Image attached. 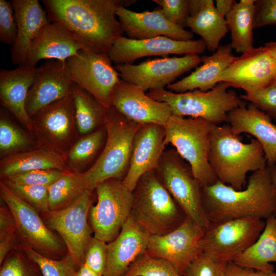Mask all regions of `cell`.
<instances>
[{
	"mask_svg": "<svg viewBox=\"0 0 276 276\" xmlns=\"http://www.w3.org/2000/svg\"><path fill=\"white\" fill-rule=\"evenodd\" d=\"M135 0H43L51 22L65 27L83 50L108 54L124 31L116 18L119 7Z\"/></svg>",
	"mask_w": 276,
	"mask_h": 276,
	"instance_id": "6da1fadb",
	"label": "cell"
},
{
	"mask_svg": "<svg viewBox=\"0 0 276 276\" xmlns=\"http://www.w3.org/2000/svg\"><path fill=\"white\" fill-rule=\"evenodd\" d=\"M203 208L211 223L244 218L276 217V191L267 167L253 172L244 190L219 181L201 187Z\"/></svg>",
	"mask_w": 276,
	"mask_h": 276,
	"instance_id": "7a4b0ae2",
	"label": "cell"
},
{
	"mask_svg": "<svg viewBox=\"0 0 276 276\" xmlns=\"http://www.w3.org/2000/svg\"><path fill=\"white\" fill-rule=\"evenodd\" d=\"M227 123L216 125L210 135L209 161L218 181L237 190L247 183L248 172L267 167L262 147L256 139L244 143Z\"/></svg>",
	"mask_w": 276,
	"mask_h": 276,
	"instance_id": "3957f363",
	"label": "cell"
},
{
	"mask_svg": "<svg viewBox=\"0 0 276 276\" xmlns=\"http://www.w3.org/2000/svg\"><path fill=\"white\" fill-rule=\"evenodd\" d=\"M140 126L113 107L108 109L104 124L106 139L103 149L92 166L80 173L85 190L94 192L108 179H124L129 169L133 138Z\"/></svg>",
	"mask_w": 276,
	"mask_h": 276,
	"instance_id": "277c9868",
	"label": "cell"
},
{
	"mask_svg": "<svg viewBox=\"0 0 276 276\" xmlns=\"http://www.w3.org/2000/svg\"><path fill=\"white\" fill-rule=\"evenodd\" d=\"M130 217L150 236H162L179 226L186 215L155 170L143 175L132 191Z\"/></svg>",
	"mask_w": 276,
	"mask_h": 276,
	"instance_id": "5b68a950",
	"label": "cell"
},
{
	"mask_svg": "<svg viewBox=\"0 0 276 276\" xmlns=\"http://www.w3.org/2000/svg\"><path fill=\"white\" fill-rule=\"evenodd\" d=\"M216 125L202 118L172 115L165 127V144H171L189 163L201 187L218 181L209 161L210 135Z\"/></svg>",
	"mask_w": 276,
	"mask_h": 276,
	"instance_id": "8992f818",
	"label": "cell"
},
{
	"mask_svg": "<svg viewBox=\"0 0 276 276\" xmlns=\"http://www.w3.org/2000/svg\"><path fill=\"white\" fill-rule=\"evenodd\" d=\"M229 87L225 83L219 82L206 91L195 89L176 93L160 88L149 90L146 94L167 103L172 115L202 118L218 125L227 122L228 113L245 101Z\"/></svg>",
	"mask_w": 276,
	"mask_h": 276,
	"instance_id": "52a82bcc",
	"label": "cell"
},
{
	"mask_svg": "<svg viewBox=\"0 0 276 276\" xmlns=\"http://www.w3.org/2000/svg\"><path fill=\"white\" fill-rule=\"evenodd\" d=\"M155 171L186 216L206 227L210 222L202 204L201 187L189 163L175 149H167L163 153Z\"/></svg>",
	"mask_w": 276,
	"mask_h": 276,
	"instance_id": "ba28073f",
	"label": "cell"
},
{
	"mask_svg": "<svg viewBox=\"0 0 276 276\" xmlns=\"http://www.w3.org/2000/svg\"><path fill=\"white\" fill-rule=\"evenodd\" d=\"M93 201V192L85 190L68 206L39 213L47 226L60 236L77 270L84 263L85 251L93 238L88 219Z\"/></svg>",
	"mask_w": 276,
	"mask_h": 276,
	"instance_id": "9c48e42d",
	"label": "cell"
},
{
	"mask_svg": "<svg viewBox=\"0 0 276 276\" xmlns=\"http://www.w3.org/2000/svg\"><path fill=\"white\" fill-rule=\"evenodd\" d=\"M95 191L97 202L89 210L90 224L94 237L108 243L117 237L129 218L133 193L117 178L103 181Z\"/></svg>",
	"mask_w": 276,
	"mask_h": 276,
	"instance_id": "30bf717a",
	"label": "cell"
},
{
	"mask_svg": "<svg viewBox=\"0 0 276 276\" xmlns=\"http://www.w3.org/2000/svg\"><path fill=\"white\" fill-rule=\"evenodd\" d=\"M265 225V221L255 218L210 223L199 241L201 251L219 261L233 262L258 239Z\"/></svg>",
	"mask_w": 276,
	"mask_h": 276,
	"instance_id": "8fae6325",
	"label": "cell"
},
{
	"mask_svg": "<svg viewBox=\"0 0 276 276\" xmlns=\"http://www.w3.org/2000/svg\"><path fill=\"white\" fill-rule=\"evenodd\" d=\"M0 194L13 215L22 244L53 259H60L67 254L63 241L47 226L39 213L15 195L2 181Z\"/></svg>",
	"mask_w": 276,
	"mask_h": 276,
	"instance_id": "7c38bea8",
	"label": "cell"
},
{
	"mask_svg": "<svg viewBox=\"0 0 276 276\" xmlns=\"http://www.w3.org/2000/svg\"><path fill=\"white\" fill-rule=\"evenodd\" d=\"M32 134L38 145L63 156L79 138L72 91L31 118Z\"/></svg>",
	"mask_w": 276,
	"mask_h": 276,
	"instance_id": "4fadbf2b",
	"label": "cell"
},
{
	"mask_svg": "<svg viewBox=\"0 0 276 276\" xmlns=\"http://www.w3.org/2000/svg\"><path fill=\"white\" fill-rule=\"evenodd\" d=\"M111 62L108 54L85 50H80L66 60L73 82L106 108L111 107L112 96L120 80Z\"/></svg>",
	"mask_w": 276,
	"mask_h": 276,
	"instance_id": "5bb4252c",
	"label": "cell"
},
{
	"mask_svg": "<svg viewBox=\"0 0 276 276\" xmlns=\"http://www.w3.org/2000/svg\"><path fill=\"white\" fill-rule=\"evenodd\" d=\"M201 62V57L193 53L180 57H165L148 60L139 64H116L114 67L121 79L145 91L165 88Z\"/></svg>",
	"mask_w": 276,
	"mask_h": 276,
	"instance_id": "9a60e30c",
	"label": "cell"
},
{
	"mask_svg": "<svg viewBox=\"0 0 276 276\" xmlns=\"http://www.w3.org/2000/svg\"><path fill=\"white\" fill-rule=\"evenodd\" d=\"M205 228L186 216L173 231L162 236H150L146 253L170 262L180 276L201 253L199 241Z\"/></svg>",
	"mask_w": 276,
	"mask_h": 276,
	"instance_id": "2e32d148",
	"label": "cell"
},
{
	"mask_svg": "<svg viewBox=\"0 0 276 276\" xmlns=\"http://www.w3.org/2000/svg\"><path fill=\"white\" fill-rule=\"evenodd\" d=\"M218 82L245 93L267 87L276 82V61L264 47L254 48L236 57L218 77Z\"/></svg>",
	"mask_w": 276,
	"mask_h": 276,
	"instance_id": "e0dca14e",
	"label": "cell"
},
{
	"mask_svg": "<svg viewBox=\"0 0 276 276\" xmlns=\"http://www.w3.org/2000/svg\"><path fill=\"white\" fill-rule=\"evenodd\" d=\"M206 49L202 39L179 41L166 36L135 40L121 37L112 45L108 55L116 64L132 63L147 56H164L169 54H201Z\"/></svg>",
	"mask_w": 276,
	"mask_h": 276,
	"instance_id": "ac0fdd59",
	"label": "cell"
},
{
	"mask_svg": "<svg viewBox=\"0 0 276 276\" xmlns=\"http://www.w3.org/2000/svg\"><path fill=\"white\" fill-rule=\"evenodd\" d=\"M74 83L66 61L47 60L37 67L28 92L26 109L30 118L69 94Z\"/></svg>",
	"mask_w": 276,
	"mask_h": 276,
	"instance_id": "d6986e66",
	"label": "cell"
},
{
	"mask_svg": "<svg viewBox=\"0 0 276 276\" xmlns=\"http://www.w3.org/2000/svg\"><path fill=\"white\" fill-rule=\"evenodd\" d=\"M111 106L141 125L155 124L165 127L172 115L167 103L151 98L141 88L121 79L114 88Z\"/></svg>",
	"mask_w": 276,
	"mask_h": 276,
	"instance_id": "ffe728a7",
	"label": "cell"
},
{
	"mask_svg": "<svg viewBox=\"0 0 276 276\" xmlns=\"http://www.w3.org/2000/svg\"><path fill=\"white\" fill-rule=\"evenodd\" d=\"M165 127L155 124L141 125L132 143L127 173L122 181L132 192L140 177L155 170L165 150Z\"/></svg>",
	"mask_w": 276,
	"mask_h": 276,
	"instance_id": "44dd1931",
	"label": "cell"
},
{
	"mask_svg": "<svg viewBox=\"0 0 276 276\" xmlns=\"http://www.w3.org/2000/svg\"><path fill=\"white\" fill-rule=\"evenodd\" d=\"M116 15L128 38L142 40L166 36L179 41L193 40V33L169 21L160 9L136 12L121 6Z\"/></svg>",
	"mask_w": 276,
	"mask_h": 276,
	"instance_id": "7402d4cb",
	"label": "cell"
},
{
	"mask_svg": "<svg viewBox=\"0 0 276 276\" xmlns=\"http://www.w3.org/2000/svg\"><path fill=\"white\" fill-rule=\"evenodd\" d=\"M244 101L231 111L227 123L236 134L246 133L252 135L261 144L267 166L276 163V125L271 117L253 104Z\"/></svg>",
	"mask_w": 276,
	"mask_h": 276,
	"instance_id": "603a6c76",
	"label": "cell"
},
{
	"mask_svg": "<svg viewBox=\"0 0 276 276\" xmlns=\"http://www.w3.org/2000/svg\"><path fill=\"white\" fill-rule=\"evenodd\" d=\"M149 237L129 217L117 237L107 243L103 276H123L136 259L146 252Z\"/></svg>",
	"mask_w": 276,
	"mask_h": 276,
	"instance_id": "cb8c5ba5",
	"label": "cell"
},
{
	"mask_svg": "<svg viewBox=\"0 0 276 276\" xmlns=\"http://www.w3.org/2000/svg\"><path fill=\"white\" fill-rule=\"evenodd\" d=\"M17 26L16 40L10 49L15 65H25L30 46L40 30L50 22L45 10L38 0H11Z\"/></svg>",
	"mask_w": 276,
	"mask_h": 276,
	"instance_id": "d4e9b609",
	"label": "cell"
},
{
	"mask_svg": "<svg viewBox=\"0 0 276 276\" xmlns=\"http://www.w3.org/2000/svg\"><path fill=\"white\" fill-rule=\"evenodd\" d=\"M80 50H83L81 45L65 27L50 22L33 40L25 65L36 67L42 59L66 61Z\"/></svg>",
	"mask_w": 276,
	"mask_h": 276,
	"instance_id": "484cf974",
	"label": "cell"
},
{
	"mask_svg": "<svg viewBox=\"0 0 276 276\" xmlns=\"http://www.w3.org/2000/svg\"><path fill=\"white\" fill-rule=\"evenodd\" d=\"M37 67L26 65L14 70L0 71V102L31 132L32 121L26 109L28 92L34 80Z\"/></svg>",
	"mask_w": 276,
	"mask_h": 276,
	"instance_id": "4316f807",
	"label": "cell"
},
{
	"mask_svg": "<svg viewBox=\"0 0 276 276\" xmlns=\"http://www.w3.org/2000/svg\"><path fill=\"white\" fill-rule=\"evenodd\" d=\"M232 50L230 43L219 45L212 55L201 57L202 64L191 74L167 87L176 93L211 90L219 83L218 77L236 58Z\"/></svg>",
	"mask_w": 276,
	"mask_h": 276,
	"instance_id": "83f0119b",
	"label": "cell"
},
{
	"mask_svg": "<svg viewBox=\"0 0 276 276\" xmlns=\"http://www.w3.org/2000/svg\"><path fill=\"white\" fill-rule=\"evenodd\" d=\"M49 169L66 170L63 156L52 149L38 145L1 158L0 177L2 179L18 173Z\"/></svg>",
	"mask_w": 276,
	"mask_h": 276,
	"instance_id": "f1b7e54d",
	"label": "cell"
},
{
	"mask_svg": "<svg viewBox=\"0 0 276 276\" xmlns=\"http://www.w3.org/2000/svg\"><path fill=\"white\" fill-rule=\"evenodd\" d=\"M233 262L256 270L274 271L271 262L276 263V217L266 219L265 227L258 239Z\"/></svg>",
	"mask_w": 276,
	"mask_h": 276,
	"instance_id": "f546056e",
	"label": "cell"
},
{
	"mask_svg": "<svg viewBox=\"0 0 276 276\" xmlns=\"http://www.w3.org/2000/svg\"><path fill=\"white\" fill-rule=\"evenodd\" d=\"M256 0H240L225 16L231 32L233 50L243 54L254 48L255 3Z\"/></svg>",
	"mask_w": 276,
	"mask_h": 276,
	"instance_id": "4dcf8cb0",
	"label": "cell"
},
{
	"mask_svg": "<svg viewBox=\"0 0 276 276\" xmlns=\"http://www.w3.org/2000/svg\"><path fill=\"white\" fill-rule=\"evenodd\" d=\"M186 27L193 33L199 35L206 49L213 52L217 50L220 41L228 31L225 17L217 10L212 0L197 14L189 17Z\"/></svg>",
	"mask_w": 276,
	"mask_h": 276,
	"instance_id": "1f68e13d",
	"label": "cell"
},
{
	"mask_svg": "<svg viewBox=\"0 0 276 276\" xmlns=\"http://www.w3.org/2000/svg\"><path fill=\"white\" fill-rule=\"evenodd\" d=\"M73 94L78 134L80 136L84 135L104 126L108 108L75 83L73 87Z\"/></svg>",
	"mask_w": 276,
	"mask_h": 276,
	"instance_id": "d6a6232c",
	"label": "cell"
},
{
	"mask_svg": "<svg viewBox=\"0 0 276 276\" xmlns=\"http://www.w3.org/2000/svg\"><path fill=\"white\" fill-rule=\"evenodd\" d=\"M106 139L104 126L96 131L79 137L69 150L63 156L66 170L82 173L95 158Z\"/></svg>",
	"mask_w": 276,
	"mask_h": 276,
	"instance_id": "836d02e7",
	"label": "cell"
},
{
	"mask_svg": "<svg viewBox=\"0 0 276 276\" xmlns=\"http://www.w3.org/2000/svg\"><path fill=\"white\" fill-rule=\"evenodd\" d=\"M85 191L80 173L65 170L63 174L48 187L50 211L60 210L68 206Z\"/></svg>",
	"mask_w": 276,
	"mask_h": 276,
	"instance_id": "e575fe53",
	"label": "cell"
},
{
	"mask_svg": "<svg viewBox=\"0 0 276 276\" xmlns=\"http://www.w3.org/2000/svg\"><path fill=\"white\" fill-rule=\"evenodd\" d=\"M35 144L38 145L34 136L32 137L26 133L10 121L3 112H1V158L32 149L35 147L33 146Z\"/></svg>",
	"mask_w": 276,
	"mask_h": 276,
	"instance_id": "d590c367",
	"label": "cell"
},
{
	"mask_svg": "<svg viewBox=\"0 0 276 276\" xmlns=\"http://www.w3.org/2000/svg\"><path fill=\"white\" fill-rule=\"evenodd\" d=\"M21 248L38 265L42 276H76L77 269L68 252L56 260L42 256L25 244H22Z\"/></svg>",
	"mask_w": 276,
	"mask_h": 276,
	"instance_id": "8d00e7d4",
	"label": "cell"
},
{
	"mask_svg": "<svg viewBox=\"0 0 276 276\" xmlns=\"http://www.w3.org/2000/svg\"><path fill=\"white\" fill-rule=\"evenodd\" d=\"M123 276H180L166 260L151 257L146 252L139 256Z\"/></svg>",
	"mask_w": 276,
	"mask_h": 276,
	"instance_id": "74e56055",
	"label": "cell"
},
{
	"mask_svg": "<svg viewBox=\"0 0 276 276\" xmlns=\"http://www.w3.org/2000/svg\"><path fill=\"white\" fill-rule=\"evenodd\" d=\"M0 276H42L38 265L21 246L12 250L1 265Z\"/></svg>",
	"mask_w": 276,
	"mask_h": 276,
	"instance_id": "f35d334b",
	"label": "cell"
},
{
	"mask_svg": "<svg viewBox=\"0 0 276 276\" xmlns=\"http://www.w3.org/2000/svg\"><path fill=\"white\" fill-rule=\"evenodd\" d=\"M1 181L18 198L33 207L39 213L50 211L48 187L22 185L8 179H3Z\"/></svg>",
	"mask_w": 276,
	"mask_h": 276,
	"instance_id": "ab89813d",
	"label": "cell"
},
{
	"mask_svg": "<svg viewBox=\"0 0 276 276\" xmlns=\"http://www.w3.org/2000/svg\"><path fill=\"white\" fill-rule=\"evenodd\" d=\"M65 170L54 169L34 170L18 173L4 179L22 185L49 187L63 174Z\"/></svg>",
	"mask_w": 276,
	"mask_h": 276,
	"instance_id": "60d3db41",
	"label": "cell"
},
{
	"mask_svg": "<svg viewBox=\"0 0 276 276\" xmlns=\"http://www.w3.org/2000/svg\"><path fill=\"white\" fill-rule=\"evenodd\" d=\"M227 263L202 252L189 265L183 276H225Z\"/></svg>",
	"mask_w": 276,
	"mask_h": 276,
	"instance_id": "b9f144b4",
	"label": "cell"
},
{
	"mask_svg": "<svg viewBox=\"0 0 276 276\" xmlns=\"http://www.w3.org/2000/svg\"><path fill=\"white\" fill-rule=\"evenodd\" d=\"M240 97L246 102L248 101L271 118L276 119V84L246 93Z\"/></svg>",
	"mask_w": 276,
	"mask_h": 276,
	"instance_id": "7bdbcfd3",
	"label": "cell"
},
{
	"mask_svg": "<svg viewBox=\"0 0 276 276\" xmlns=\"http://www.w3.org/2000/svg\"><path fill=\"white\" fill-rule=\"evenodd\" d=\"M162 7L160 10L170 22L183 28L190 16L189 0H152Z\"/></svg>",
	"mask_w": 276,
	"mask_h": 276,
	"instance_id": "ee69618b",
	"label": "cell"
},
{
	"mask_svg": "<svg viewBox=\"0 0 276 276\" xmlns=\"http://www.w3.org/2000/svg\"><path fill=\"white\" fill-rule=\"evenodd\" d=\"M17 26L14 10L10 2L0 0V40L5 44L14 43Z\"/></svg>",
	"mask_w": 276,
	"mask_h": 276,
	"instance_id": "f6af8a7d",
	"label": "cell"
},
{
	"mask_svg": "<svg viewBox=\"0 0 276 276\" xmlns=\"http://www.w3.org/2000/svg\"><path fill=\"white\" fill-rule=\"evenodd\" d=\"M107 260V243L93 237L85 251L84 264L103 276Z\"/></svg>",
	"mask_w": 276,
	"mask_h": 276,
	"instance_id": "bcb514c9",
	"label": "cell"
},
{
	"mask_svg": "<svg viewBox=\"0 0 276 276\" xmlns=\"http://www.w3.org/2000/svg\"><path fill=\"white\" fill-rule=\"evenodd\" d=\"M276 25V0H256L254 28Z\"/></svg>",
	"mask_w": 276,
	"mask_h": 276,
	"instance_id": "7dc6e473",
	"label": "cell"
},
{
	"mask_svg": "<svg viewBox=\"0 0 276 276\" xmlns=\"http://www.w3.org/2000/svg\"><path fill=\"white\" fill-rule=\"evenodd\" d=\"M22 242L17 229L0 236V264L12 250L21 246Z\"/></svg>",
	"mask_w": 276,
	"mask_h": 276,
	"instance_id": "c3c4849f",
	"label": "cell"
},
{
	"mask_svg": "<svg viewBox=\"0 0 276 276\" xmlns=\"http://www.w3.org/2000/svg\"><path fill=\"white\" fill-rule=\"evenodd\" d=\"M225 276H276V272L256 270L239 266L233 262H229L227 264Z\"/></svg>",
	"mask_w": 276,
	"mask_h": 276,
	"instance_id": "681fc988",
	"label": "cell"
},
{
	"mask_svg": "<svg viewBox=\"0 0 276 276\" xmlns=\"http://www.w3.org/2000/svg\"><path fill=\"white\" fill-rule=\"evenodd\" d=\"M16 222L13 215L6 205L0 207V236L16 230Z\"/></svg>",
	"mask_w": 276,
	"mask_h": 276,
	"instance_id": "f907efd6",
	"label": "cell"
},
{
	"mask_svg": "<svg viewBox=\"0 0 276 276\" xmlns=\"http://www.w3.org/2000/svg\"><path fill=\"white\" fill-rule=\"evenodd\" d=\"M236 3L235 0H216L215 8L223 16L225 17Z\"/></svg>",
	"mask_w": 276,
	"mask_h": 276,
	"instance_id": "816d5d0a",
	"label": "cell"
},
{
	"mask_svg": "<svg viewBox=\"0 0 276 276\" xmlns=\"http://www.w3.org/2000/svg\"><path fill=\"white\" fill-rule=\"evenodd\" d=\"M211 0H189L190 16L197 14L205 5L210 2Z\"/></svg>",
	"mask_w": 276,
	"mask_h": 276,
	"instance_id": "f5cc1de1",
	"label": "cell"
},
{
	"mask_svg": "<svg viewBox=\"0 0 276 276\" xmlns=\"http://www.w3.org/2000/svg\"><path fill=\"white\" fill-rule=\"evenodd\" d=\"M76 276H103L83 264L77 270Z\"/></svg>",
	"mask_w": 276,
	"mask_h": 276,
	"instance_id": "db71d44e",
	"label": "cell"
},
{
	"mask_svg": "<svg viewBox=\"0 0 276 276\" xmlns=\"http://www.w3.org/2000/svg\"><path fill=\"white\" fill-rule=\"evenodd\" d=\"M276 61V41L266 42L264 46ZM276 84V82L275 83Z\"/></svg>",
	"mask_w": 276,
	"mask_h": 276,
	"instance_id": "11a10c76",
	"label": "cell"
},
{
	"mask_svg": "<svg viewBox=\"0 0 276 276\" xmlns=\"http://www.w3.org/2000/svg\"><path fill=\"white\" fill-rule=\"evenodd\" d=\"M273 185L276 191V164L267 166Z\"/></svg>",
	"mask_w": 276,
	"mask_h": 276,
	"instance_id": "9f6ffc18",
	"label": "cell"
}]
</instances>
